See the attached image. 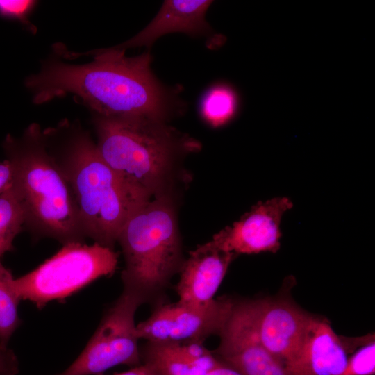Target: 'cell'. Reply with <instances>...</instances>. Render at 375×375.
<instances>
[{
  "label": "cell",
  "mask_w": 375,
  "mask_h": 375,
  "mask_svg": "<svg viewBox=\"0 0 375 375\" xmlns=\"http://www.w3.org/2000/svg\"><path fill=\"white\" fill-rule=\"evenodd\" d=\"M206 0H167L153 19L139 33L115 49L150 47L160 37L174 32L190 35L204 34L210 30L206 13L212 3Z\"/></svg>",
  "instance_id": "13"
},
{
  "label": "cell",
  "mask_w": 375,
  "mask_h": 375,
  "mask_svg": "<svg viewBox=\"0 0 375 375\" xmlns=\"http://www.w3.org/2000/svg\"><path fill=\"white\" fill-rule=\"evenodd\" d=\"M150 372L151 370L147 366L141 364L140 365L136 366L128 371L113 375H149Z\"/></svg>",
  "instance_id": "24"
},
{
  "label": "cell",
  "mask_w": 375,
  "mask_h": 375,
  "mask_svg": "<svg viewBox=\"0 0 375 375\" xmlns=\"http://www.w3.org/2000/svg\"><path fill=\"white\" fill-rule=\"evenodd\" d=\"M92 54L93 60L86 64L71 65L58 60L43 64L38 73L25 81L34 103H44L70 93L96 115L163 122L179 109L177 97L152 73L149 51L128 57L124 49L112 47Z\"/></svg>",
  "instance_id": "1"
},
{
  "label": "cell",
  "mask_w": 375,
  "mask_h": 375,
  "mask_svg": "<svg viewBox=\"0 0 375 375\" xmlns=\"http://www.w3.org/2000/svg\"><path fill=\"white\" fill-rule=\"evenodd\" d=\"M236 254L224 251L210 240L190 252L180 269L178 302L194 306L212 302Z\"/></svg>",
  "instance_id": "12"
},
{
  "label": "cell",
  "mask_w": 375,
  "mask_h": 375,
  "mask_svg": "<svg viewBox=\"0 0 375 375\" xmlns=\"http://www.w3.org/2000/svg\"><path fill=\"white\" fill-rule=\"evenodd\" d=\"M97 147L107 165L141 199L171 197L188 175L183 161L201 144L167 122L94 116Z\"/></svg>",
  "instance_id": "2"
},
{
  "label": "cell",
  "mask_w": 375,
  "mask_h": 375,
  "mask_svg": "<svg viewBox=\"0 0 375 375\" xmlns=\"http://www.w3.org/2000/svg\"><path fill=\"white\" fill-rule=\"evenodd\" d=\"M117 242L124 268V289L143 302L159 301L185 260L176 199L153 198L137 207L121 229Z\"/></svg>",
  "instance_id": "5"
},
{
  "label": "cell",
  "mask_w": 375,
  "mask_h": 375,
  "mask_svg": "<svg viewBox=\"0 0 375 375\" xmlns=\"http://www.w3.org/2000/svg\"><path fill=\"white\" fill-rule=\"evenodd\" d=\"M36 3L30 0H0V15L26 24L28 15Z\"/></svg>",
  "instance_id": "20"
},
{
  "label": "cell",
  "mask_w": 375,
  "mask_h": 375,
  "mask_svg": "<svg viewBox=\"0 0 375 375\" xmlns=\"http://www.w3.org/2000/svg\"><path fill=\"white\" fill-rule=\"evenodd\" d=\"M10 269L0 260V348H8V342L21 324L18 306L22 301Z\"/></svg>",
  "instance_id": "16"
},
{
  "label": "cell",
  "mask_w": 375,
  "mask_h": 375,
  "mask_svg": "<svg viewBox=\"0 0 375 375\" xmlns=\"http://www.w3.org/2000/svg\"><path fill=\"white\" fill-rule=\"evenodd\" d=\"M375 373L374 336L347 360L342 375H374Z\"/></svg>",
  "instance_id": "19"
},
{
  "label": "cell",
  "mask_w": 375,
  "mask_h": 375,
  "mask_svg": "<svg viewBox=\"0 0 375 375\" xmlns=\"http://www.w3.org/2000/svg\"><path fill=\"white\" fill-rule=\"evenodd\" d=\"M205 375H241L231 367L222 363L219 366L211 369Z\"/></svg>",
  "instance_id": "23"
},
{
  "label": "cell",
  "mask_w": 375,
  "mask_h": 375,
  "mask_svg": "<svg viewBox=\"0 0 375 375\" xmlns=\"http://www.w3.org/2000/svg\"><path fill=\"white\" fill-rule=\"evenodd\" d=\"M219 335L214 354L241 375H286L283 363L260 340L251 301L235 302Z\"/></svg>",
  "instance_id": "10"
},
{
  "label": "cell",
  "mask_w": 375,
  "mask_h": 375,
  "mask_svg": "<svg viewBox=\"0 0 375 375\" xmlns=\"http://www.w3.org/2000/svg\"><path fill=\"white\" fill-rule=\"evenodd\" d=\"M344 344L328 321L315 317L303 353L286 375H342L348 360Z\"/></svg>",
  "instance_id": "15"
},
{
  "label": "cell",
  "mask_w": 375,
  "mask_h": 375,
  "mask_svg": "<svg viewBox=\"0 0 375 375\" xmlns=\"http://www.w3.org/2000/svg\"><path fill=\"white\" fill-rule=\"evenodd\" d=\"M142 304L138 296L123 289L80 355L56 375H97L119 365H140L135 315Z\"/></svg>",
  "instance_id": "7"
},
{
  "label": "cell",
  "mask_w": 375,
  "mask_h": 375,
  "mask_svg": "<svg viewBox=\"0 0 375 375\" xmlns=\"http://www.w3.org/2000/svg\"><path fill=\"white\" fill-rule=\"evenodd\" d=\"M25 212L13 188L0 194V260L14 250L13 242L25 225Z\"/></svg>",
  "instance_id": "17"
},
{
  "label": "cell",
  "mask_w": 375,
  "mask_h": 375,
  "mask_svg": "<svg viewBox=\"0 0 375 375\" xmlns=\"http://www.w3.org/2000/svg\"><path fill=\"white\" fill-rule=\"evenodd\" d=\"M19 371V360L15 352L9 348H0V375H17Z\"/></svg>",
  "instance_id": "21"
},
{
  "label": "cell",
  "mask_w": 375,
  "mask_h": 375,
  "mask_svg": "<svg viewBox=\"0 0 375 375\" xmlns=\"http://www.w3.org/2000/svg\"><path fill=\"white\" fill-rule=\"evenodd\" d=\"M118 253L94 242L64 244L53 256L31 272L15 278L21 300L41 309L49 302L63 299L95 280L112 274Z\"/></svg>",
  "instance_id": "6"
},
{
  "label": "cell",
  "mask_w": 375,
  "mask_h": 375,
  "mask_svg": "<svg viewBox=\"0 0 375 375\" xmlns=\"http://www.w3.org/2000/svg\"><path fill=\"white\" fill-rule=\"evenodd\" d=\"M234 303L232 299L221 298L201 306L178 301L159 304L137 324L138 336L153 342H203L209 336L219 335Z\"/></svg>",
  "instance_id": "8"
},
{
  "label": "cell",
  "mask_w": 375,
  "mask_h": 375,
  "mask_svg": "<svg viewBox=\"0 0 375 375\" xmlns=\"http://www.w3.org/2000/svg\"><path fill=\"white\" fill-rule=\"evenodd\" d=\"M3 150L12 169L11 185L25 212V225L38 237L62 245L83 242L76 206L69 185L49 153L38 124L20 137L7 135Z\"/></svg>",
  "instance_id": "4"
},
{
  "label": "cell",
  "mask_w": 375,
  "mask_h": 375,
  "mask_svg": "<svg viewBox=\"0 0 375 375\" xmlns=\"http://www.w3.org/2000/svg\"><path fill=\"white\" fill-rule=\"evenodd\" d=\"M292 206L288 197L259 202L231 226L216 233L211 241L219 249L236 255L275 253L280 248L282 217Z\"/></svg>",
  "instance_id": "11"
},
{
  "label": "cell",
  "mask_w": 375,
  "mask_h": 375,
  "mask_svg": "<svg viewBox=\"0 0 375 375\" xmlns=\"http://www.w3.org/2000/svg\"><path fill=\"white\" fill-rule=\"evenodd\" d=\"M140 356L142 364L159 375H205L222 363L197 342H147Z\"/></svg>",
  "instance_id": "14"
},
{
  "label": "cell",
  "mask_w": 375,
  "mask_h": 375,
  "mask_svg": "<svg viewBox=\"0 0 375 375\" xmlns=\"http://www.w3.org/2000/svg\"><path fill=\"white\" fill-rule=\"evenodd\" d=\"M12 169L8 160L0 161V194L11 183Z\"/></svg>",
  "instance_id": "22"
},
{
  "label": "cell",
  "mask_w": 375,
  "mask_h": 375,
  "mask_svg": "<svg viewBox=\"0 0 375 375\" xmlns=\"http://www.w3.org/2000/svg\"><path fill=\"white\" fill-rule=\"evenodd\" d=\"M149 369H150V368H149ZM150 370H151V372H150L149 375H159V374H158L157 373L153 372L151 369H150Z\"/></svg>",
  "instance_id": "25"
},
{
  "label": "cell",
  "mask_w": 375,
  "mask_h": 375,
  "mask_svg": "<svg viewBox=\"0 0 375 375\" xmlns=\"http://www.w3.org/2000/svg\"><path fill=\"white\" fill-rule=\"evenodd\" d=\"M254 324L263 345L290 371L301 359L315 317L288 299L251 301Z\"/></svg>",
  "instance_id": "9"
},
{
  "label": "cell",
  "mask_w": 375,
  "mask_h": 375,
  "mask_svg": "<svg viewBox=\"0 0 375 375\" xmlns=\"http://www.w3.org/2000/svg\"><path fill=\"white\" fill-rule=\"evenodd\" d=\"M42 132L72 191L85 238L114 249L131 213L148 201L133 193L107 165L81 126L63 121Z\"/></svg>",
  "instance_id": "3"
},
{
  "label": "cell",
  "mask_w": 375,
  "mask_h": 375,
  "mask_svg": "<svg viewBox=\"0 0 375 375\" xmlns=\"http://www.w3.org/2000/svg\"><path fill=\"white\" fill-rule=\"evenodd\" d=\"M238 105V96L233 89L219 84L209 89L204 94L201 103V113L208 124L218 127L233 117Z\"/></svg>",
  "instance_id": "18"
}]
</instances>
